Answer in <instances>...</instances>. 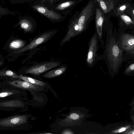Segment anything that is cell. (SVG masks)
<instances>
[{"mask_svg":"<svg viewBox=\"0 0 134 134\" xmlns=\"http://www.w3.org/2000/svg\"><path fill=\"white\" fill-rule=\"evenodd\" d=\"M106 39L104 43L103 54L99 56L105 60L108 71L113 76L118 74L121 68L122 63L125 61L124 53L119 48L117 34L109 28L106 30Z\"/></svg>","mask_w":134,"mask_h":134,"instance_id":"1","label":"cell"},{"mask_svg":"<svg viewBox=\"0 0 134 134\" xmlns=\"http://www.w3.org/2000/svg\"><path fill=\"white\" fill-rule=\"evenodd\" d=\"M94 3L91 1L83 9L79 16L70 23L68 29L70 35L73 37L81 35L88 28L92 19Z\"/></svg>","mask_w":134,"mask_h":134,"instance_id":"2","label":"cell"},{"mask_svg":"<svg viewBox=\"0 0 134 134\" xmlns=\"http://www.w3.org/2000/svg\"><path fill=\"white\" fill-rule=\"evenodd\" d=\"M117 37L120 49L124 53L125 61L129 59L134 60V34L120 31L117 34Z\"/></svg>","mask_w":134,"mask_h":134,"instance_id":"3","label":"cell"},{"mask_svg":"<svg viewBox=\"0 0 134 134\" xmlns=\"http://www.w3.org/2000/svg\"><path fill=\"white\" fill-rule=\"evenodd\" d=\"M99 40L96 32L90 38L88 43V48L86 63L90 68L93 67L99 60L97 52L99 49Z\"/></svg>","mask_w":134,"mask_h":134,"instance_id":"4","label":"cell"},{"mask_svg":"<svg viewBox=\"0 0 134 134\" xmlns=\"http://www.w3.org/2000/svg\"><path fill=\"white\" fill-rule=\"evenodd\" d=\"M57 30H51L42 33L35 37L26 46L14 53H19L33 49L39 45L49 40L55 34Z\"/></svg>","mask_w":134,"mask_h":134,"instance_id":"5","label":"cell"},{"mask_svg":"<svg viewBox=\"0 0 134 134\" xmlns=\"http://www.w3.org/2000/svg\"><path fill=\"white\" fill-rule=\"evenodd\" d=\"M60 62L49 61L34 65L27 69L25 73L34 75H39L47 71L60 66Z\"/></svg>","mask_w":134,"mask_h":134,"instance_id":"6","label":"cell"},{"mask_svg":"<svg viewBox=\"0 0 134 134\" xmlns=\"http://www.w3.org/2000/svg\"><path fill=\"white\" fill-rule=\"evenodd\" d=\"M104 16L100 9L97 8L96 10V31L100 46L102 48H104V41L103 30Z\"/></svg>","mask_w":134,"mask_h":134,"instance_id":"7","label":"cell"},{"mask_svg":"<svg viewBox=\"0 0 134 134\" xmlns=\"http://www.w3.org/2000/svg\"><path fill=\"white\" fill-rule=\"evenodd\" d=\"M28 116L21 115L11 116L0 120V126L11 127L25 123L27 122Z\"/></svg>","mask_w":134,"mask_h":134,"instance_id":"8","label":"cell"},{"mask_svg":"<svg viewBox=\"0 0 134 134\" xmlns=\"http://www.w3.org/2000/svg\"><path fill=\"white\" fill-rule=\"evenodd\" d=\"M8 83L15 87L30 91H38L43 90L42 86L31 84L25 81L20 80L8 81Z\"/></svg>","mask_w":134,"mask_h":134,"instance_id":"9","label":"cell"},{"mask_svg":"<svg viewBox=\"0 0 134 134\" xmlns=\"http://www.w3.org/2000/svg\"><path fill=\"white\" fill-rule=\"evenodd\" d=\"M33 7L38 12L50 19L58 20L61 17L59 14L52 10H49L47 8L44 6L35 5Z\"/></svg>","mask_w":134,"mask_h":134,"instance_id":"10","label":"cell"},{"mask_svg":"<svg viewBox=\"0 0 134 134\" xmlns=\"http://www.w3.org/2000/svg\"><path fill=\"white\" fill-rule=\"evenodd\" d=\"M83 114L78 111H73L69 114L60 121L68 126H71L83 119Z\"/></svg>","mask_w":134,"mask_h":134,"instance_id":"11","label":"cell"},{"mask_svg":"<svg viewBox=\"0 0 134 134\" xmlns=\"http://www.w3.org/2000/svg\"><path fill=\"white\" fill-rule=\"evenodd\" d=\"M67 69L66 66H62L54 69L49 71L43 75L42 77L46 78H53L63 74L66 70Z\"/></svg>","mask_w":134,"mask_h":134,"instance_id":"12","label":"cell"},{"mask_svg":"<svg viewBox=\"0 0 134 134\" xmlns=\"http://www.w3.org/2000/svg\"><path fill=\"white\" fill-rule=\"evenodd\" d=\"M12 77L13 78H19L33 84L42 87L46 85V83L28 77L21 75L19 76L16 75L13 76Z\"/></svg>","mask_w":134,"mask_h":134,"instance_id":"13","label":"cell"},{"mask_svg":"<svg viewBox=\"0 0 134 134\" xmlns=\"http://www.w3.org/2000/svg\"><path fill=\"white\" fill-rule=\"evenodd\" d=\"M98 1L105 13L110 12L113 8V2L111 0H98Z\"/></svg>","mask_w":134,"mask_h":134,"instance_id":"14","label":"cell"},{"mask_svg":"<svg viewBox=\"0 0 134 134\" xmlns=\"http://www.w3.org/2000/svg\"><path fill=\"white\" fill-rule=\"evenodd\" d=\"M24 103L21 100H13L0 103V107H22Z\"/></svg>","mask_w":134,"mask_h":134,"instance_id":"15","label":"cell"},{"mask_svg":"<svg viewBox=\"0 0 134 134\" xmlns=\"http://www.w3.org/2000/svg\"><path fill=\"white\" fill-rule=\"evenodd\" d=\"M21 27L26 32H30L33 28L32 23L29 20L23 19L21 20L19 23Z\"/></svg>","mask_w":134,"mask_h":134,"instance_id":"16","label":"cell"},{"mask_svg":"<svg viewBox=\"0 0 134 134\" xmlns=\"http://www.w3.org/2000/svg\"><path fill=\"white\" fill-rule=\"evenodd\" d=\"M26 44L25 42L21 40H16L12 41L9 44V48L12 49H16L23 47Z\"/></svg>","mask_w":134,"mask_h":134,"instance_id":"17","label":"cell"},{"mask_svg":"<svg viewBox=\"0 0 134 134\" xmlns=\"http://www.w3.org/2000/svg\"><path fill=\"white\" fill-rule=\"evenodd\" d=\"M121 19L124 22L125 25L130 27L131 29L134 25V23L130 18L127 15L123 14L120 15Z\"/></svg>","mask_w":134,"mask_h":134,"instance_id":"18","label":"cell"},{"mask_svg":"<svg viewBox=\"0 0 134 134\" xmlns=\"http://www.w3.org/2000/svg\"><path fill=\"white\" fill-rule=\"evenodd\" d=\"M74 2L72 1H68L62 3L58 5L56 9L59 10H63L72 5Z\"/></svg>","mask_w":134,"mask_h":134,"instance_id":"19","label":"cell"},{"mask_svg":"<svg viewBox=\"0 0 134 134\" xmlns=\"http://www.w3.org/2000/svg\"><path fill=\"white\" fill-rule=\"evenodd\" d=\"M134 72V63L129 65L125 69L124 74L126 75H130L133 74Z\"/></svg>","mask_w":134,"mask_h":134,"instance_id":"20","label":"cell"},{"mask_svg":"<svg viewBox=\"0 0 134 134\" xmlns=\"http://www.w3.org/2000/svg\"><path fill=\"white\" fill-rule=\"evenodd\" d=\"M16 75L15 73L10 70H3L0 71V76H9Z\"/></svg>","mask_w":134,"mask_h":134,"instance_id":"21","label":"cell"},{"mask_svg":"<svg viewBox=\"0 0 134 134\" xmlns=\"http://www.w3.org/2000/svg\"><path fill=\"white\" fill-rule=\"evenodd\" d=\"M130 125L122 126L114 130L112 132L113 133H119L123 132L130 127Z\"/></svg>","mask_w":134,"mask_h":134,"instance_id":"22","label":"cell"},{"mask_svg":"<svg viewBox=\"0 0 134 134\" xmlns=\"http://www.w3.org/2000/svg\"><path fill=\"white\" fill-rule=\"evenodd\" d=\"M14 94L12 92H7L0 93V98H3L12 95Z\"/></svg>","mask_w":134,"mask_h":134,"instance_id":"23","label":"cell"},{"mask_svg":"<svg viewBox=\"0 0 134 134\" xmlns=\"http://www.w3.org/2000/svg\"><path fill=\"white\" fill-rule=\"evenodd\" d=\"M62 134H72L74 133L69 129H66L63 130L61 133Z\"/></svg>","mask_w":134,"mask_h":134,"instance_id":"24","label":"cell"},{"mask_svg":"<svg viewBox=\"0 0 134 134\" xmlns=\"http://www.w3.org/2000/svg\"><path fill=\"white\" fill-rule=\"evenodd\" d=\"M126 6L125 5H123L118 8V10L119 13L121 12L124 11L126 8Z\"/></svg>","mask_w":134,"mask_h":134,"instance_id":"25","label":"cell"},{"mask_svg":"<svg viewBox=\"0 0 134 134\" xmlns=\"http://www.w3.org/2000/svg\"><path fill=\"white\" fill-rule=\"evenodd\" d=\"M50 1L51 3L52 4L54 0H41V2L42 3H43L45 1Z\"/></svg>","mask_w":134,"mask_h":134,"instance_id":"26","label":"cell"},{"mask_svg":"<svg viewBox=\"0 0 134 134\" xmlns=\"http://www.w3.org/2000/svg\"><path fill=\"white\" fill-rule=\"evenodd\" d=\"M2 61H0V65H2Z\"/></svg>","mask_w":134,"mask_h":134,"instance_id":"27","label":"cell"},{"mask_svg":"<svg viewBox=\"0 0 134 134\" xmlns=\"http://www.w3.org/2000/svg\"><path fill=\"white\" fill-rule=\"evenodd\" d=\"M134 10H133V15H134Z\"/></svg>","mask_w":134,"mask_h":134,"instance_id":"28","label":"cell"},{"mask_svg":"<svg viewBox=\"0 0 134 134\" xmlns=\"http://www.w3.org/2000/svg\"><path fill=\"white\" fill-rule=\"evenodd\" d=\"M56 0H54V1H56Z\"/></svg>","mask_w":134,"mask_h":134,"instance_id":"29","label":"cell"},{"mask_svg":"<svg viewBox=\"0 0 134 134\" xmlns=\"http://www.w3.org/2000/svg\"></svg>","mask_w":134,"mask_h":134,"instance_id":"30","label":"cell"}]
</instances>
